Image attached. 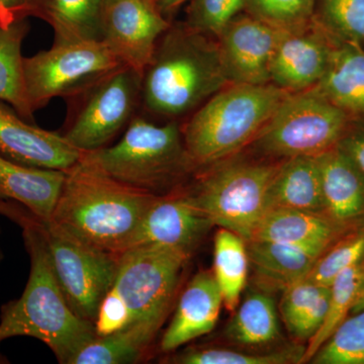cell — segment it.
Returning a JSON list of instances; mask_svg holds the SVG:
<instances>
[{
  "instance_id": "obj_1",
  "label": "cell",
  "mask_w": 364,
  "mask_h": 364,
  "mask_svg": "<svg viewBox=\"0 0 364 364\" xmlns=\"http://www.w3.org/2000/svg\"><path fill=\"white\" fill-rule=\"evenodd\" d=\"M31 269L21 298L2 306L0 343L13 337H32L51 349L57 360L71 364L97 338L95 324L72 311L62 293L48 253L39 220L33 215L21 225Z\"/></svg>"
},
{
  "instance_id": "obj_2",
  "label": "cell",
  "mask_w": 364,
  "mask_h": 364,
  "mask_svg": "<svg viewBox=\"0 0 364 364\" xmlns=\"http://www.w3.org/2000/svg\"><path fill=\"white\" fill-rule=\"evenodd\" d=\"M157 196L78 161L66 171L49 222L87 245L121 256Z\"/></svg>"
},
{
  "instance_id": "obj_3",
  "label": "cell",
  "mask_w": 364,
  "mask_h": 364,
  "mask_svg": "<svg viewBox=\"0 0 364 364\" xmlns=\"http://www.w3.org/2000/svg\"><path fill=\"white\" fill-rule=\"evenodd\" d=\"M229 85L218 40L171 23L144 72L141 102L155 116L179 117Z\"/></svg>"
},
{
  "instance_id": "obj_4",
  "label": "cell",
  "mask_w": 364,
  "mask_h": 364,
  "mask_svg": "<svg viewBox=\"0 0 364 364\" xmlns=\"http://www.w3.org/2000/svg\"><path fill=\"white\" fill-rule=\"evenodd\" d=\"M289 93L269 85H229L193 112L182 128L196 168L226 160L255 140Z\"/></svg>"
},
{
  "instance_id": "obj_5",
  "label": "cell",
  "mask_w": 364,
  "mask_h": 364,
  "mask_svg": "<svg viewBox=\"0 0 364 364\" xmlns=\"http://www.w3.org/2000/svg\"><path fill=\"white\" fill-rule=\"evenodd\" d=\"M79 161L114 181L157 195L158 189L195 169L176 122L151 123L134 117L114 146L85 152Z\"/></svg>"
},
{
  "instance_id": "obj_6",
  "label": "cell",
  "mask_w": 364,
  "mask_h": 364,
  "mask_svg": "<svg viewBox=\"0 0 364 364\" xmlns=\"http://www.w3.org/2000/svg\"><path fill=\"white\" fill-rule=\"evenodd\" d=\"M350 119L315 87L289 93L253 141L254 149L286 159L316 157L336 147Z\"/></svg>"
},
{
  "instance_id": "obj_7",
  "label": "cell",
  "mask_w": 364,
  "mask_h": 364,
  "mask_svg": "<svg viewBox=\"0 0 364 364\" xmlns=\"http://www.w3.org/2000/svg\"><path fill=\"white\" fill-rule=\"evenodd\" d=\"M279 165L221 161L208 166L191 195L213 225L246 242L268 210L267 195Z\"/></svg>"
},
{
  "instance_id": "obj_8",
  "label": "cell",
  "mask_w": 364,
  "mask_h": 364,
  "mask_svg": "<svg viewBox=\"0 0 364 364\" xmlns=\"http://www.w3.org/2000/svg\"><path fill=\"white\" fill-rule=\"evenodd\" d=\"M124 66L104 41L54 42L23 58L28 104L35 112L55 97L74 98Z\"/></svg>"
},
{
  "instance_id": "obj_9",
  "label": "cell",
  "mask_w": 364,
  "mask_h": 364,
  "mask_svg": "<svg viewBox=\"0 0 364 364\" xmlns=\"http://www.w3.org/2000/svg\"><path fill=\"white\" fill-rule=\"evenodd\" d=\"M191 255L181 249L146 245L128 249L119 256L112 287L128 306L131 324L164 323Z\"/></svg>"
},
{
  "instance_id": "obj_10",
  "label": "cell",
  "mask_w": 364,
  "mask_h": 364,
  "mask_svg": "<svg viewBox=\"0 0 364 364\" xmlns=\"http://www.w3.org/2000/svg\"><path fill=\"white\" fill-rule=\"evenodd\" d=\"M41 229L67 303L78 317L95 323L100 303L114 287L119 256L87 245L52 223H41Z\"/></svg>"
},
{
  "instance_id": "obj_11",
  "label": "cell",
  "mask_w": 364,
  "mask_h": 364,
  "mask_svg": "<svg viewBox=\"0 0 364 364\" xmlns=\"http://www.w3.org/2000/svg\"><path fill=\"white\" fill-rule=\"evenodd\" d=\"M142 76L127 66L98 81L78 97L70 124L63 134L76 149L90 152L105 147L128 127L141 100Z\"/></svg>"
},
{
  "instance_id": "obj_12",
  "label": "cell",
  "mask_w": 364,
  "mask_h": 364,
  "mask_svg": "<svg viewBox=\"0 0 364 364\" xmlns=\"http://www.w3.org/2000/svg\"><path fill=\"white\" fill-rule=\"evenodd\" d=\"M170 26V21L147 0L104 1L102 41L124 66L141 76Z\"/></svg>"
},
{
  "instance_id": "obj_13",
  "label": "cell",
  "mask_w": 364,
  "mask_h": 364,
  "mask_svg": "<svg viewBox=\"0 0 364 364\" xmlns=\"http://www.w3.org/2000/svg\"><path fill=\"white\" fill-rule=\"evenodd\" d=\"M284 28L252 14H239L218 38L231 85L270 83V67Z\"/></svg>"
},
{
  "instance_id": "obj_14",
  "label": "cell",
  "mask_w": 364,
  "mask_h": 364,
  "mask_svg": "<svg viewBox=\"0 0 364 364\" xmlns=\"http://www.w3.org/2000/svg\"><path fill=\"white\" fill-rule=\"evenodd\" d=\"M337 40L315 18L284 30L270 67V83L287 93L312 90L324 75Z\"/></svg>"
},
{
  "instance_id": "obj_15",
  "label": "cell",
  "mask_w": 364,
  "mask_h": 364,
  "mask_svg": "<svg viewBox=\"0 0 364 364\" xmlns=\"http://www.w3.org/2000/svg\"><path fill=\"white\" fill-rule=\"evenodd\" d=\"M213 226L191 193L158 196L144 215L130 248L153 245L193 253Z\"/></svg>"
},
{
  "instance_id": "obj_16",
  "label": "cell",
  "mask_w": 364,
  "mask_h": 364,
  "mask_svg": "<svg viewBox=\"0 0 364 364\" xmlns=\"http://www.w3.org/2000/svg\"><path fill=\"white\" fill-rule=\"evenodd\" d=\"M0 154L28 166L67 171L77 164L82 152L64 135L26 121L0 100Z\"/></svg>"
},
{
  "instance_id": "obj_17",
  "label": "cell",
  "mask_w": 364,
  "mask_h": 364,
  "mask_svg": "<svg viewBox=\"0 0 364 364\" xmlns=\"http://www.w3.org/2000/svg\"><path fill=\"white\" fill-rule=\"evenodd\" d=\"M224 299L214 274L196 273L177 304L171 323L163 334L161 350L171 352L212 332L219 320Z\"/></svg>"
},
{
  "instance_id": "obj_18",
  "label": "cell",
  "mask_w": 364,
  "mask_h": 364,
  "mask_svg": "<svg viewBox=\"0 0 364 364\" xmlns=\"http://www.w3.org/2000/svg\"><path fill=\"white\" fill-rule=\"evenodd\" d=\"M66 171L21 164L0 154V200L23 205L41 223L51 219Z\"/></svg>"
},
{
  "instance_id": "obj_19",
  "label": "cell",
  "mask_w": 364,
  "mask_h": 364,
  "mask_svg": "<svg viewBox=\"0 0 364 364\" xmlns=\"http://www.w3.org/2000/svg\"><path fill=\"white\" fill-rule=\"evenodd\" d=\"M320 171L324 214L348 228L364 215V176L338 148L316 156Z\"/></svg>"
},
{
  "instance_id": "obj_20",
  "label": "cell",
  "mask_w": 364,
  "mask_h": 364,
  "mask_svg": "<svg viewBox=\"0 0 364 364\" xmlns=\"http://www.w3.org/2000/svg\"><path fill=\"white\" fill-rule=\"evenodd\" d=\"M346 229L326 215L277 208L267 210L251 240L277 242L324 253Z\"/></svg>"
},
{
  "instance_id": "obj_21",
  "label": "cell",
  "mask_w": 364,
  "mask_h": 364,
  "mask_svg": "<svg viewBox=\"0 0 364 364\" xmlns=\"http://www.w3.org/2000/svg\"><path fill=\"white\" fill-rule=\"evenodd\" d=\"M316 90L349 116L364 117V49L337 41Z\"/></svg>"
},
{
  "instance_id": "obj_22",
  "label": "cell",
  "mask_w": 364,
  "mask_h": 364,
  "mask_svg": "<svg viewBox=\"0 0 364 364\" xmlns=\"http://www.w3.org/2000/svg\"><path fill=\"white\" fill-rule=\"evenodd\" d=\"M267 207L268 210L294 208L325 215L316 157L289 158L279 165L268 189Z\"/></svg>"
},
{
  "instance_id": "obj_23",
  "label": "cell",
  "mask_w": 364,
  "mask_h": 364,
  "mask_svg": "<svg viewBox=\"0 0 364 364\" xmlns=\"http://www.w3.org/2000/svg\"><path fill=\"white\" fill-rule=\"evenodd\" d=\"M246 243L249 263L260 282L284 291L306 279L323 254L315 249L277 242L251 240Z\"/></svg>"
},
{
  "instance_id": "obj_24",
  "label": "cell",
  "mask_w": 364,
  "mask_h": 364,
  "mask_svg": "<svg viewBox=\"0 0 364 364\" xmlns=\"http://www.w3.org/2000/svg\"><path fill=\"white\" fill-rule=\"evenodd\" d=\"M104 0H37L33 16L51 26L54 42L102 41Z\"/></svg>"
},
{
  "instance_id": "obj_25",
  "label": "cell",
  "mask_w": 364,
  "mask_h": 364,
  "mask_svg": "<svg viewBox=\"0 0 364 364\" xmlns=\"http://www.w3.org/2000/svg\"><path fill=\"white\" fill-rule=\"evenodd\" d=\"M30 26L26 18L11 23H0V100L14 107L28 122H33V112L26 95L23 58V40Z\"/></svg>"
},
{
  "instance_id": "obj_26",
  "label": "cell",
  "mask_w": 364,
  "mask_h": 364,
  "mask_svg": "<svg viewBox=\"0 0 364 364\" xmlns=\"http://www.w3.org/2000/svg\"><path fill=\"white\" fill-rule=\"evenodd\" d=\"M161 326L141 321L107 336L97 337L79 352L71 364L135 363L142 358Z\"/></svg>"
},
{
  "instance_id": "obj_27",
  "label": "cell",
  "mask_w": 364,
  "mask_h": 364,
  "mask_svg": "<svg viewBox=\"0 0 364 364\" xmlns=\"http://www.w3.org/2000/svg\"><path fill=\"white\" fill-rule=\"evenodd\" d=\"M330 287L304 279L284 291L280 313L287 330L299 340L313 338L329 308Z\"/></svg>"
},
{
  "instance_id": "obj_28",
  "label": "cell",
  "mask_w": 364,
  "mask_h": 364,
  "mask_svg": "<svg viewBox=\"0 0 364 364\" xmlns=\"http://www.w3.org/2000/svg\"><path fill=\"white\" fill-rule=\"evenodd\" d=\"M247 243L227 229L215 236L214 274L228 310H236L248 274Z\"/></svg>"
},
{
  "instance_id": "obj_29",
  "label": "cell",
  "mask_w": 364,
  "mask_h": 364,
  "mask_svg": "<svg viewBox=\"0 0 364 364\" xmlns=\"http://www.w3.org/2000/svg\"><path fill=\"white\" fill-rule=\"evenodd\" d=\"M228 338L247 346H260L279 337L274 301L267 294H249L226 327Z\"/></svg>"
},
{
  "instance_id": "obj_30",
  "label": "cell",
  "mask_w": 364,
  "mask_h": 364,
  "mask_svg": "<svg viewBox=\"0 0 364 364\" xmlns=\"http://www.w3.org/2000/svg\"><path fill=\"white\" fill-rule=\"evenodd\" d=\"M364 284V260L340 273L330 284L329 308L323 325L309 341L301 363H310L333 332L348 317Z\"/></svg>"
},
{
  "instance_id": "obj_31",
  "label": "cell",
  "mask_w": 364,
  "mask_h": 364,
  "mask_svg": "<svg viewBox=\"0 0 364 364\" xmlns=\"http://www.w3.org/2000/svg\"><path fill=\"white\" fill-rule=\"evenodd\" d=\"M314 18L334 39L364 44V0H316Z\"/></svg>"
},
{
  "instance_id": "obj_32",
  "label": "cell",
  "mask_w": 364,
  "mask_h": 364,
  "mask_svg": "<svg viewBox=\"0 0 364 364\" xmlns=\"http://www.w3.org/2000/svg\"><path fill=\"white\" fill-rule=\"evenodd\" d=\"M351 315L321 346L311 363L364 364V310Z\"/></svg>"
},
{
  "instance_id": "obj_33",
  "label": "cell",
  "mask_w": 364,
  "mask_h": 364,
  "mask_svg": "<svg viewBox=\"0 0 364 364\" xmlns=\"http://www.w3.org/2000/svg\"><path fill=\"white\" fill-rule=\"evenodd\" d=\"M306 349L289 346L265 353H246L223 348H193L174 358L181 364H289L301 363Z\"/></svg>"
},
{
  "instance_id": "obj_34",
  "label": "cell",
  "mask_w": 364,
  "mask_h": 364,
  "mask_svg": "<svg viewBox=\"0 0 364 364\" xmlns=\"http://www.w3.org/2000/svg\"><path fill=\"white\" fill-rule=\"evenodd\" d=\"M363 260L364 227L333 243L318 257L306 279L321 286L330 287L340 273Z\"/></svg>"
},
{
  "instance_id": "obj_35",
  "label": "cell",
  "mask_w": 364,
  "mask_h": 364,
  "mask_svg": "<svg viewBox=\"0 0 364 364\" xmlns=\"http://www.w3.org/2000/svg\"><path fill=\"white\" fill-rule=\"evenodd\" d=\"M246 9V0H191L186 26L218 39L226 26Z\"/></svg>"
},
{
  "instance_id": "obj_36",
  "label": "cell",
  "mask_w": 364,
  "mask_h": 364,
  "mask_svg": "<svg viewBox=\"0 0 364 364\" xmlns=\"http://www.w3.org/2000/svg\"><path fill=\"white\" fill-rule=\"evenodd\" d=\"M316 0H246V11L273 26L291 30L313 21Z\"/></svg>"
},
{
  "instance_id": "obj_37",
  "label": "cell",
  "mask_w": 364,
  "mask_h": 364,
  "mask_svg": "<svg viewBox=\"0 0 364 364\" xmlns=\"http://www.w3.org/2000/svg\"><path fill=\"white\" fill-rule=\"evenodd\" d=\"M97 337L107 336L131 324V313L119 293L112 287L98 308L95 323Z\"/></svg>"
},
{
  "instance_id": "obj_38",
  "label": "cell",
  "mask_w": 364,
  "mask_h": 364,
  "mask_svg": "<svg viewBox=\"0 0 364 364\" xmlns=\"http://www.w3.org/2000/svg\"><path fill=\"white\" fill-rule=\"evenodd\" d=\"M337 148L344 153L350 161L355 165L356 168L363 174L364 176V130H350L342 136L341 140L337 144Z\"/></svg>"
},
{
  "instance_id": "obj_39",
  "label": "cell",
  "mask_w": 364,
  "mask_h": 364,
  "mask_svg": "<svg viewBox=\"0 0 364 364\" xmlns=\"http://www.w3.org/2000/svg\"><path fill=\"white\" fill-rule=\"evenodd\" d=\"M37 0H0V23H11L33 16Z\"/></svg>"
},
{
  "instance_id": "obj_40",
  "label": "cell",
  "mask_w": 364,
  "mask_h": 364,
  "mask_svg": "<svg viewBox=\"0 0 364 364\" xmlns=\"http://www.w3.org/2000/svg\"><path fill=\"white\" fill-rule=\"evenodd\" d=\"M28 210L23 205L9 200H0V215H6L13 220L16 224H20L21 220L26 217Z\"/></svg>"
},
{
  "instance_id": "obj_41",
  "label": "cell",
  "mask_w": 364,
  "mask_h": 364,
  "mask_svg": "<svg viewBox=\"0 0 364 364\" xmlns=\"http://www.w3.org/2000/svg\"><path fill=\"white\" fill-rule=\"evenodd\" d=\"M188 1L191 0H156L155 6L164 18L169 20L170 16H173L178 11L179 7Z\"/></svg>"
},
{
  "instance_id": "obj_42",
  "label": "cell",
  "mask_w": 364,
  "mask_h": 364,
  "mask_svg": "<svg viewBox=\"0 0 364 364\" xmlns=\"http://www.w3.org/2000/svg\"><path fill=\"white\" fill-rule=\"evenodd\" d=\"M364 310V284L359 291L358 298H356L355 303L352 306L351 314L358 313L359 311Z\"/></svg>"
},
{
  "instance_id": "obj_43",
  "label": "cell",
  "mask_w": 364,
  "mask_h": 364,
  "mask_svg": "<svg viewBox=\"0 0 364 364\" xmlns=\"http://www.w3.org/2000/svg\"><path fill=\"white\" fill-rule=\"evenodd\" d=\"M0 234H1V229H0ZM4 251H2L1 246H0V263L2 262V260H4Z\"/></svg>"
},
{
  "instance_id": "obj_44",
  "label": "cell",
  "mask_w": 364,
  "mask_h": 364,
  "mask_svg": "<svg viewBox=\"0 0 364 364\" xmlns=\"http://www.w3.org/2000/svg\"><path fill=\"white\" fill-rule=\"evenodd\" d=\"M148 2H150V4H152L153 6H155V2H156V0H147ZM156 7V6H155Z\"/></svg>"
},
{
  "instance_id": "obj_45",
  "label": "cell",
  "mask_w": 364,
  "mask_h": 364,
  "mask_svg": "<svg viewBox=\"0 0 364 364\" xmlns=\"http://www.w3.org/2000/svg\"><path fill=\"white\" fill-rule=\"evenodd\" d=\"M104 1H105V0H104Z\"/></svg>"
}]
</instances>
